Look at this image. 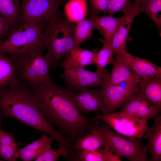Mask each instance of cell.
I'll return each instance as SVG.
<instances>
[{
    "label": "cell",
    "mask_w": 161,
    "mask_h": 161,
    "mask_svg": "<svg viewBox=\"0 0 161 161\" xmlns=\"http://www.w3.org/2000/svg\"><path fill=\"white\" fill-rule=\"evenodd\" d=\"M72 92L52 80L32 91L42 114L74 143L89 132L94 120L86 117L76 107L71 98Z\"/></svg>",
    "instance_id": "cell-1"
},
{
    "label": "cell",
    "mask_w": 161,
    "mask_h": 161,
    "mask_svg": "<svg viewBox=\"0 0 161 161\" xmlns=\"http://www.w3.org/2000/svg\"><path fill=\"white\" fill-rule=\"evenodd\" d=\"M7 117L50 136L60 132L41 113L32 91L19 82L0 89V118Z\"/></svg>",
    "instance_id": "cell-2"
},
{
    "label": "cell",
    "mask_w": 161,
    "mask_h": 161,
    "mask_svg": "<svg viewBox=\"0 0 161 161\" xmlns=\"http://www.w3.org/2000/svg\"><path fill=\"white\" fill-rule=\"evenodd\" d=\"M44 49L37 48L11 57L15 63L18 82L31 91L52 80L49 70L52 60L47 52L44 53Z\"/></svg>",
    "instance_id": "cell-3"
},
{
    "label": "cell",
    "mask_w": 161,
    "mask_h": 161,
    "mask_svg": "<svg viewBox=\"0 0 161 161\" xmlns=\"http://www.w3.org/2000/svg\"><path fill=\"white\" fill-rule=\"evenodd\" d=\"M48 22L44 30V41L55 71L61 58L68 56L74 47L73 34L75 26L58 14Z\"/></svg>",
    "instance_id": "cell-4"
},
{
    "label": "cell",
    "mask_w": 161,
    "mask_h": 161,
    "mask_svg": "<svg viewBox=\"0 0 161 161\" xmlns=\"http://www.w3.org/2000/svg\"><path fill=\"white\" fill-rule=\"evenodd\" d=\"M94 120L89 132L92 130L98 132L104 143L103 147L110 150L119 157L126 158L130 161H148L146 145H143L141 140L131 139L118 133L104 122Z\"/></svg>",
    "instance_id": "cell-5"
},
{
    "label": "cell",
    "mask_w": 161,
    "mask_h": 161,
    "mask_svg": "<svg viewBox=\"0 0 161 161\" xmlns=\"http://www.w3.org/2000/svg\"><path fill=\"white\" fill-rule=\"evenodd\" d=\"M45 23L21 24L6 39L0 41V52L13 57L34 48L46 49L43 39Z\"/></svg>",
    "instance_id": "cell-6"
},
{
    "label": "cell",
    "mask_w": 161,
    "mask_h": 161,
    "mask_svg": "<svg viewBox=\"0 0 161 161\" xmlns=\"http://www.w3.org/2000/svg\"><path fill=\"white\" fill-rule=\"evenodd\" d=\"M92 119L104 122L116 132L131 139L141 140L148 129L147 122L118 112L105 114L96 112Z\"/></svg>",
    "instance_id": "cell-7"
},
{
    "label": "cell",
    "mask_w": 161,
    "mask_h": 161,
    "mask_svg": "<svg viewBox=\"0 0 161 161\" xmlns=\"http://www.w3.org/2000/svg\"><path fill=\"white\" fill-rule=\"evenodd\" d=\"M66 0H22L20 25L48 21L57 16L58 7Z\"/></svg>",
    "instance_id": "cell-8"
},
{
    "label": "cell",
    "mask_w": 161,
    "mask_h": 161,
    "mask_svg": "<svg viewBox=\"0 0 161 161\" xmlns=\"http://www.w3.org/2000/svg\"><path fill=\"white\" fill-rule=\"evenodd\" d=\"M64 69L61 77L66 83L67 88L73 92L97 87L103 88L106 85L109 76L108 72L100 74L84 68Z\"/></svg>",
    "instance_id": "cell-9"
},
{
    "label": "cell",
    "mask_w": 161,
    "mask_h": 161,
    "mask_svg": "<svg viewBox=\"0 0 161 161\" xmlns=\"http://www.w3.org/2000/svg\"><path fill=\"white\" fill-rule=\"evenodd\" d=\"M71 98L77 108L83 114L101 112L106 114L103 89L87 88L77 93L72 92Z\"/></svg>",
    "instance_id": "cell-10"
},
{
    "label": "cell",
    "mask_w": 161,
    "mask_h": 161,
    "mask_svg": "<svg viewBox=\"0 0 161 161\" xmlns=\"http://www.w3.org/2000/svg\"><path fill=\"white\" fill-rule=\"evenodd\" d=\"M161 111V106L152 105L138 92L131 95L118 112L137 117L147 122L160 115Z\"/></svg>",
    "instance_id": "cell-11"
},
{
    "label": "cell",
    "mask_w": 161,
    "mask_h": 161,
    "mask_svg": "<svg viewBox=\"0 0 161 161\" xmlns=\"http://www.w3.org/2000/svg\"><path fill=\"white\" fill-rule=\"evenodd\" d=\"M106 114L114 112L122 107L128 98L133 94L139 92L137 84H120L106 86L104 87Z\"/></svg>",
    "instance_id": "cell-12"
},
{
    "label": "cell",
    "mask_w": 161,
    "mask_h": 161,
    "mask_svg": "<svg viewBox=\"0 0 161 161\" xmlns=\"http://www.w3.org/2000/svg\"><path fill=\"white\" fill-rule=\"evenodd\" d=\"M123 13L122 20L111 41V45L114 55L127 51L126 45L129 39L130 28L135 17L141 13L140 7L133 4Z\"/></svg>",
    "instance_id": "cell-13"
},
{
    "label": "cell",
    "mask_w": 161,
    "mask_h": 161,
    "mask_svg": "<svg viewBox=\"0 0 161 161\" xmlns=\"http://www.w3.org/2000/svg\"><path fill=\"white\" fill-rule=\"evenodd\" d=\"M122 53L126 64L137 78L141 79L161 75L160 67L145 59L133 55L127 51Z\"/></svg>",
    "instance_id": "cell-14"
},
{
    "label": "cell",
    "mask_w": 161,
    "mask_h": 161,
    "mask_svg": "<svg viewBox=\"0 0 161 161\" xmlns=\"http://www.w3.org/2000/svg\"><path fill=\"white\" fill-rule=\"evenodd\" d=\"M114 56L113 67L105 86L119 85L123 83L126 84L139 83L140 79L135 77L126 65L122 54H116Z\"/></svg>",
    "instance_id": "cell-15"
},
{
    "label": "cell",
    "mask_w": 161,
    "mask_h": 161,
    "mask_svg": "<svg viewBox=\"0 0 161 161\" xmlns=\"http://www.w3.org/2000/svg\"><path fill=\"white\" fill-rule=\"evenodd\" d=\"M98 48L93 50H86L79 46L74 47L70 53L60 64L64 69L66 68H84L87 66L94 64Z\"/></svg>",
    "instance_id": "cell-16"
},
{
    "label": "cell",
    "mask_w": 161,
    "mask_h": 161,
    "mask_svg": "<svg viewBox=\"0 0 161 161\" xmlns=\"http://www.w3.org/2000/svg\"><path fill=\"white\" fill-rule=\"evenodd\" d=\"M61 134L48 137L47 134L41 135L40 137L29 144L21 148H18V157L24 161L35 160L46 149L51 147V144L56 140Z\"/></svg>",
    "instance_id": "cell-17"
},
{
    "label": "cell",
    "mask_w": 161,
    "mask_h": 161,
    "mask_svg": "<svg viewBox=\"0 0 161 161\" xmlns=\"http://www.w3.org/2000/svg\"><path fill=\"white\" fill-rule=\"evenodd\" d=\"M139 92L147 101L154 105L161 106V75L141 79Z\"/></svg>",
    "instance_id": "cell-18"
},
{
    "label": "cell",
    "mask_w": 161,
    "mask_h": 161,
    "mask_svg": "<svg viewBox=\"0 0 161 161\" xmlns=\"http://www.w3.org/2000/svg\"><path fill=\"white\" fill-rule=\"evenodd\" d=\"M153 126L148 129L143 137L148 143V153L151 154L149 161H161V115L155 118Z\"/></svg>",
    "instance_id": "cell-19"
},
{
    "label": "cell",
    "mask_w": 161,
    "mask_h": 161,
    "mask_svg": "<svg viewBox=\"0 0 161 161\" xmlns=\"http://www.w3.org/2000/svg\"><path fill=\"white\" fill-rule=\"evenodd\" d=\"M59 147L55 150L49 147L34 160L35 161H55L62 156L70 160L75 154L73 145L64 136L61 134L56 139Z\"/></svg>",
    "instance_id": "cell-20"
},
{
    "label": "cell",
    "mask_w": 161,
    "mask_h": 161,
    "mask_svg": "<svg viewBox=\"0 0 161 161\" xmlns=\"http://www.w3.org/2000/svg\"><path fill=\"white\" fill-rule=\"evenodd\" d=\"M95 29L99 31L103 38L111 42L112 38L123 18V16L114 17L110 16H100L89 12Z\"/></svg>",
    "instance_id": "cell-21"
},
{
    "label": "cell",
    "mask_w": 161,
    "mask_h": 161,
    "mask_svg": "<svg viewBox=\"0 0 161 161\" xmlns=\"http://www.w3.org/2000/svg\"><path fill=\"white\" fill-rule=\"evenodd\" d=\"M18 82L13 59L0 52V89Z\"/></svg>",
    "instance_id": "cell-22"
},
{
    "label": "cell",
    "mask_w": 161,
    "mask_h": 161,
    "mask_svg": "<svg viewBox=\"0 0 161 161\" xmlns=\"http://www.w3.org/2000/svg\"><path fill=\"white\" fill-rule=\"evenodd\" d=\"M93 151L81 150L76 151L70 161H120V157L108 148Z\"/></svg>",
    "instance_id": "cell-23"
},
{
    "label": "cell",
    "mask_w": 161,
    "mask_h": 161,
    "mask_svg": "<svg viewBox=\"0 0 161 161\" xmlns=\"http://www.w3.org/2000/svg\"><path fill=\"white\" fill-rule=\"evenodd\" d=\"M2 120L0 118V124ZM14 133L3 130L0 127V156L1 158L8 161L16 160L18 144L15 141Z\"/></svg>",
    "instance_id": "cell-24"
},
{
    "label": "cell",
    "mask_w": 161,
    "mask_h": 161,
    "mask_svg": "<svg viewBox=\"0 0 161 161\" xmlns=\"http://www.w3.org/2000/svg\"><path fill=\"white\" fill-rule=\"evenodd\" d=\"M102 44L101 49L97 52L95 59V65L97 67L95 72L103 74L108 72L106 67L108 64H113L114 56L111 45V42L104 38H100Z\"/></svg>",
    "instance_id": "cell-25"
},
{
    "label": "cell",
    "mask_w": 161,
    "mask_h": 161,
    "mask_svg": "<svg viewBox=\"0 0 161 161\" xmlns=\"http://www.w3.org/2000/svg\"><path fill=\"white\" fill-rule=\"evenodd\" d=\"M90 133H86L74 143L73 147L75 151H93L104 146V143L98 132L92 130Z\"/></svg>",
    "instance_id": "cell-26"
},
{
    "label": "cell",
    "mask_w": 161,
    "mask_h": 161,
    "mask_svg": "<svg viewBox=\"0 0 161 161\" xmlns=\"http://www.w3.org/2000/svg\"><path fill=\"white\" fill-rule=\"evenodd\" d=\"M94 29L93 22L89 17L77 23L73 34L74 47L79 46L82 43L89 39Z\"/></svg>",
    "instance_id": "cell-27"
},
{
    "label": "cell",
    "mask_w": 161,
    "mask_h": 161,
    "mask_svg": "<svg viewBox=\"0 0 161 161\" xmlns=\"http://www.w3.org/2000/svg\"><path fill=\"white\" fill-rule=\"evenodd\" d=\"M65 10L67 19L78 23L84 19L87 12V6L85 0H70L66 3Z\"/></svg>",
    "instance_id": "cell-28"
},
{
    "label": "cell",
    "mask_w": 161,
    "mask_h": 161,
    "mask_svg": "<svg viewBox=\"0 0 161 161\" xmlns=\"http://www.w3.org/2000/svg\"><path fill=\"white\" fill-rule=\"evenodd\" d=\"M20 0H0V16L20 25Z\"/></svg>",
    "instance_id": "cell-29"
},
{
    "label": "cell",
    "mask_w": 161,
    "mask_h": 161,
    "mask_svg": "<svg viewBox=\"0 0 161 161\" xmlns=\"http://www.w3.org/2000/svg\"><path fill=\"white\" fill-rule=\"evenodd\" d=\"M140 13L147 15L155 24L160 34L161 31V0H144L140 6Z\"/></svg>",
    "instance_id": "cell-30"
},
{
    "label": "cell",
    "mask_w": 161,
    "mask_h": 161,
    "mask_svg": "<svg viewBox=\"0 0 161 161\" xmlns=\"http://www.w3.org/2000/svg\"><path fill=\"white\" fill-rule=\"evenodd\" d=\"M131 0H110L108 13L109 16H113L117 13L121 11L123 13L133 5Z\"/></svg>",
    "instance_id": "cell-31"
},
{
    "label": "cell",
    "mask_w": 161,
    "mask_h": 161,
    "mask_svg": "<svg viewBox=\"0 0 161 161\" xmlns=\"http://www.w3.org/2000/svg\"><path fill=\"white\" fill-rule=\"evenodd\" d=\"M91 9L89 12L97 14L100 12L108 13L110 0H88Z\"/></svg>",
    "instance_id": "cell-32"
},
{
    "label": "cell",
    "mask_w": 161,
    "mask_h": 161,
    "mask_svg": "<svg viewBox=\"0 0 161 161\" xmlns=\"http://www.w3.org/2000/svg\"><path fill=\"white\" fill-rule=\"evenodd\" d=\"M18 27L8 19L0 16V41Z\"/></svg>",
    "instance_id": "cell-33"
},
{
    "label": "cell",
    "mask_w": 161,
    "mask_h": 161,
    "mask_svg": "<svg viewBox=\"0 0 161 161\" xmlns=\"http://www.w3.org/2000/svg\"><path fill=\"white\" fill-rule=\"evenodd\" d=\"M144 0H134V1L133 3V4L135 5L140 7L141 3Z\"/></svg>",
    "instance_id": "cell-34"
},
{
    "label": "cell",
    "mask_w": 161,
    "mask_h": 161,
    "mask_svg": "<svg viewBox=\"0 0 161 161\" xmlns=\"http://www.w3.org/2000/svg\"><path fill=\"white\" fill-rule=\"evenodd\" d=\"M1 158V157H0V161H1V159H0Z\"/></svg>",
    "instance_id": "cell-35"
}]
</instances>
